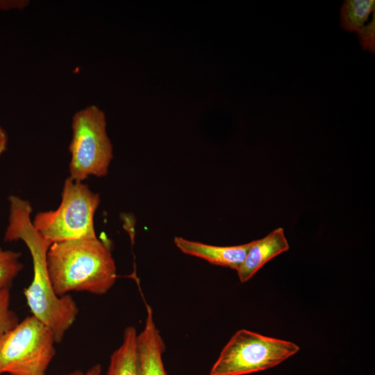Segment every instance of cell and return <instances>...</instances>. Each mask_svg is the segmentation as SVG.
<instances>
[{
  "label": "cell",
  "instance_id": "cell-4",
  "mask_svg": "<svg viewBox=\"0 0 375 375\" xmlns=\"http://www.w3.org/2000/svg\"><path fill=\"white\" fill-rule=\"evenodd\" d=\"M104 112L90 105L72 117V135L69 146V177L83 182L90 176L107 175L113 158V148L106 131Z\"/></svg>",
  "mask_w": 375,
  "mask_h": 375
},
{
  "label": "cell",
  "instance_id": "cell-6",
  "mask_svg": "<svg viewBox=\"0 0 375 375\" xmlns=\"http://www.w3.org/2000/svg\"><path fill=\"white\" fill-rule=\"evenodd\" d=\"M299 349L292 342L240 329L224 347L209 375H246L264 371L278 365Z\"/></svg>",
  "mask_w": 375,
  "mask_h": 375
},
{
  "label": "cell",
  "instance_id": "cell-3",
  "mask_svg": "<svg viewBox=\"0 0 375 375\" xmlns=\"http://www.w3.org/2000/svg\"><path fill=\"white\" fill-rule=\"evenodd\" d=\"M99 203V194L69 176L64 182L59 206L54 210L38 212L32 222L50 246L56 242L96 238L94 216Z\"/></svg>",
  "mask_w": 375,
  "mask_h": 375
},
{
  "label": "cell",
  "instance_id": "cell-5",
  "mask_svg": "<svg viewBox=\"0 0 375 375\" xmlns=\"http://www.w3.org/2000/svg\"><path fill=\"white\" fill-rule=\"evenodd\" d=\"M56 343L44 324L27 316L0 337V374L47 375Z\"/></svg>",
  "mask_w": 375,
  "mask_h": 375
},
{
  "label": "cell",
  "instance_id": "cell-17",
  "mask_svg": "<svg viewBox=\"0 0 375 375\" xmlns=\"http://www.w3.org/2000/svg\"><path fill=\"white\" fill-rule=\"evenodd\" d=\"M8 137L6 131L0 125V158L6 151L8 147Z\"/></svg>",
  "mask_w": 375,
  "mask_h": 375
},
{
  "label": "cell",
  "instance_id": "cell-16",
  "mask_svg": "<svg viewBox=\"0 0 375 375\" xmlns=\"http://www.w3.org/2000/svg\"><path fill=\"white\" fill-rule=\"evenodd\" d=\"M101 366L99 364L94 365L86 372L76 370L65 375H101Z\"/></svg>",
  "mask_w": 375,
  "mask_h": 375
},
{
  "label": "cell",
  "instance_id": "cell-14",
  "mask_svg": "<svg viewBox=\"0 0 375 375\" xmlns=\"http://www.w3.org/2000/svg\"><path fill=\"white\" fill-rule=\"evenodd\" d=\"M356 33L358 35V38L361 47L363 49L375 52V15L373 14V18L371 22L367 25L362 26Z\"/></svg>",
  "mask_w": 375,
  "mask_h": 375
},
{
  "label": "cell",
  "instance_id": "cell-15",
  "mask_svg": "<svg viewBox=\"0 0 375 375\" xmlns=\"http://www.w3.org/2000/svg\"><path fill=\"white\" fill-rule=\"evenodd\" d=\"M28 3L27 1L0 0V10L22 9Z\"/></svg>",
  "mask_w": 375,
  "mask_h": 375
},
{
  "label": "cell",
  "instance_id": "cell-13",
  "mask_svg": "<svg viewBox=\"0 0 375 375\" xmlns=\"http://www.w3.org/2000/svg\"><path fill=\"white\" fill-rule=\"evenodd\" d=\"M10 288L0 290V337L12 329L19 322L17 314L10 309Z\"/></svg>",
  "mask_w": 375,
  "mask_h": 375
},
{
  "label": "cell",
  "instance_id": "cell-8",
  "mask_svg": "<svg viewBox=\"0 0 375 375\" xmlns=\"http://www.w3.org/2000/svg\"><path fill=\"white\" fill-rule=\"evenodd\" d=\"M289 249L284 229L281 227L261 239L252 241L244 260L236 270L240 281L246 283L267 262Z\"/></svg>",
  "mask_w": 375,
  "mask_h": 375
},
{
  "label": "cell",
  "instance_id": "cell-1",
  "mask_svg": "<svg viewBox=\"0 0 375 375\" xmlns=\"http://www.w3.org/2000/svg\"><path fill=\"white\" fill-rule=\"evenodd\" d=\"M9 215L3 240H22L30 251L33 276L24 296L31 315L44 324L60 343L78 314V308L69 294L58 296L53 288L47 265L50 245L33 226L31 203L16 195H10Z\"/></svg>",
  "mask_w": 375,
  "mask_h": 375
},
{
  "label": "cell",
  "instance_id": "cell-2",
  "mask_svg": "<svg viewBox=\"0 0 375 375\" xmlns=\"http://www.w3.org/2000/svg\"><path fill=\"white\" fill-rule=\"evenodd\" d=\"M47 265L59 297L74 291L103 295L117 277L110 249L97 237L52 244L47 251Z\"/></svg>",
  "mask_w": 375,
  "mask_h": 375
},
{
  "label": "cell",
  "instance_id": "cell-11",
  "mask_svg": "<svg viewBox=\"0 0 375 375\" xmlns=\"http://www.w3.org/2000/svg\"><path fill=\"white\" fill-rule=\"evenodd\" d=\"M374 0H347L340 12L341 27L349 32H357L374 12Z\"/></svg>",
  "mask_w": 375,
  "mask_h": 375
},
{
  "label": "cell",
  "instance_id": "cell-9",
  "mask_svg": "<svg viewBox=\"0 0 375 375\" xmlns=\"http://www.w3.org/2000/svg\"><path fill=\"white\" fill-rule=\"evenodd\" d=\"M174 242L183 253L195 256L217 266L235 271L252 245V242L235 246H215L175 237Z\"/></svg>",
  "mask_w": 375,
  "mask_h": 375
},
{
  "label": "cell",
  "instance_id": "cell-12",
  "mask_svg": "<svg viewBox=\"0 0 375 375\" xmlns=\"http://www.w3.org/2000/svg\"><path fill=\"white\" fill-rule=\"evenodd\" d=\"M21 256L19 252L4 250L0 247V290L10 288L14 279L23 269Z\"/></svg>",
  "mask_w": 375,
  "mask_h": 375
},
{
  "label": "cell",
  "instance_id": "cell-7",
  "mask_svg": "<svg viewBox=\"0 0 375 375\" xmlns=\"http://www.w3.org/2000/svg\"><path fill=\"white\" fill-rule=\"evenodd\" d=\"M146 304L147 317L143 330L138 333L137 349L142 375H167L162 356L165 343L154 321L151 306Z\"/></svg>",
  "mask_w": 375,
  "mask_h": 375
},
{
  "label": "cell",
  "instance_id": "cell-10",
  "mask_svg": "<svg viewBox=\"0 0 375 375\" xmlns=\"http://www.w3.org/2000/svg\"><path fill=\"white\" fill-rule=\"evenodd\" d=\"M135 328H125L121 345L112 353L107 375H142Z\"/></svg>",
  "mask_w": 375,
  "mask_h": 375
}]
</instances>
